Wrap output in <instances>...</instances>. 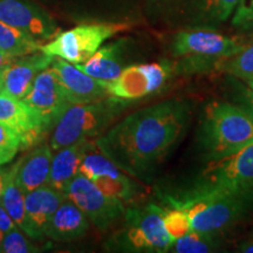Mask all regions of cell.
Here are the masks:
<instances>
[{
  "label": "cell",
  "mask_w": 253,
  "mask_h": 253,
  "mask_svg": "<svg viewBox=\"0 0 253 253\" xmlns=\"http://www.w3.org/2000/svg\"><path fill=\"white\" fill-rule=\"evenodd\" d=\"M190 120L188 100H166L114 123L95 143L126 175L149 182L181 141Z\"/></svg>",
  "instance_id": "1"
},
{
  "label": "cell",
  "mask_w": 253,
  "mask_h": 253,
  "mask_svg": "<svg viewBox=\"0 0 253 253\" xmlns=\"http://www.w3.org/2000/svg\"><path fill=\"white\" fill-rule=\"evenodd\" d=\"M251 190H253V140L235 154L208 162V166L197 175L158 195L166 208H172L202 198Z\"/></svg>",
  "instance_id": "2"
},
{
  "label": "cell",
  "mask_w": 253,
  "mask_h": 253,
  "mask_svg": "<svg viewBox=\"0 0 253 253\" xmlns=\"http://www.w3.org/2000/svg\"><path fill=\"white\" fill-rule=\"evenodd\" d=\"M253 140V120L231 102H213L205 108L197 131V148L208 162L219 160Z\"/></svg>",
  "instance_id": "3"
},
{
  "label": "cell",
  "mask_w": 253,
  "mask_h": 253,
  "mask_svg": "<svg viewBox=\"0 0 253 253\" xmlns=\"http://www.w3.org/2000/svg\"><path fill=\"white\" fill-rule=\"evenodd\" d=\"M248 43L239 38L227 37L208 27L179 31L171 43L172 55L181 60L173 63L176 73L190 74L217 69L224 59L235 55Z\"/></svg>",
  "instance_id": "4"
},
{
  "label": "cell",
  "mask_w": 253,
  "mask_h": 253,
  "mask_svg": "<svg viewBox=\"0 0 253 253\" xmlns=\"http://www.w3.org/2000/svg\"><path fill=\"white\" fill-rule=\"evenodd\" d=\"M166 208L155 203L126 209L123 225L107 242L106 248L116 252H169L173 239L164 225Z\"/></svg>",
  "instance_id": "5"
},
{
  "label": "cell",
  "mask_w": 253,
  "mask_h": 253,
  "mask_svg": "<svg viewBox=\"0 0 253 253\" xmlns=\"http://www.w3.org/2000/svg\"><path fill=\"white\" fill-rule=\"evenodd\" d=\"M128 104L129 101L110 96L96 102L72 104L53 129L49 140L53 153L84 138H97L114 125Z\"/></svg>",
  "instance_id": "6"
},
{
  "label": "cell",
  "mask_w": 253,
  "mask_h": 253,
  "mask_svg": "<svg viewBox=\"0 0 253 253\" xmlns=\"http://www.w3.org/2000/svg\"><path fill=\"white\" fill-rule=\"evenodd\" d=\"M188 214L192 231L220 232L248 217L253 211V190L202 198L172 207Z\"/></svg>",
  "instance_id": "7"
},
{
  "label": "cell",
  "mask_w": 253,
  "mask_h": 253,
  "mask_svg": "<svg viewBox=\"0 0 253 253\" xmlns=\"http://www.w3.org/2000/svg\"><path fill=\"white\" fill-rule=\"evenodd\" d=\"M128 28L129 25L120 23L80 25L60 32L52 40L41 45L40 50L78 65L87 61L103 45L104 41Z\"/></svg>",
  "instance_id": "8"
},
{
  "label": "cell",
  "mask_w": 253,
  "mask_h": 253,
  "mask_svg": "<svg viewBox=\"0 0 253 253\" xmlns=\"http://www.w3.org/2000/svg\"><path fill=\"white\" fill-rule=\"evenodd\" d=\"M173 74L175 65L168 61L130 65L115 80L106 82V86L110 97L130 102L160 91Z\"/></svg>",
  "instance_id": "9"
},
{
  "label": "cell",
  "mask_w": 253,
  "mask_h": 253,
  "mask_svg": "<svg viewBox=\"0 0 253 253\" xmlns=\"http://www.w3.org/2000/svg\"><path fill=\"white\" fill-rule=\"evenodd\" d=\"M66 195L100 231L112 229L125 216L126 205L122 201L106 195L81 173L72 179Z\"/></svg>",
  "instance_id": "10"
},
{
  "label": "cell",
  "mask_w": 253,
  "mask_h": 253,
  "mask_svg": "<svg viewBox=\"0 0 253 253\" xmlns=\"http://www.w3.org/2000/svg\"><path fill=\"white\" fill-rule=\"evenodd\" d=\"M80 173L89 178L104 194L119 198L123 203L131 202L140 194V185L101 153L95 140L82 157Z\"/></svg>",
  "instance_id": "11"
},
{
  "label": "cell",
  "mask_w": 253,
  "mask_h": 253,
  "mask_svg": "<svg viewBox=\"0 0 253 253\" xmlns=\"http://www.w3.org/2000/svg\"><path fill=\"white\" fill-rule=\"evenodd\" d=\"M23 100L37 114L47 134L53 131L60 118L72 106L50 66L38 75Z\"/></svg>",
  "instance_id": "12"
},
{
  "label": "cell",
  "mask_w": 253,
  "mask_h": 253,
  "mask_svg": "<svg viewBox=\"0 0 253 253\" xmlns=\"http://www.w3.org/2000/svg\"><path fill=\"white\" fill-rule=\"evenodd\" d=\"M0 20L41 45L60 33L54 19L28 0H0Z\"/></svg>",
  "instance_id": "13"
},
{
  "label": "cell",
  "mask_w": 253,
  "mask_h": 253,
  "mask_svg": "<svg viewBox=\"0 0 253 253\" xmlns=\"http://www.w3.org/2000/svg\"><path fill=\"white\" fill-rule=\"evenodd\" d=\"M0 122L17 132L21 140V150L37 147L47 132L40 119L24 100L15 99L0 91Z\"/></svg>",
  "instance_id": "14"
},
{
  "label": "cell",
  "mask_w": 253,
  "mask_h": 253,
  "mask_svg": "<svg viewBox=\"0 0 253 253\" xmlns=\"http://www.w3.org/2000/svg\"><path fill=\"white\" fill-rule=\"evenodd\" d=\"M50 67L55 72L66 96L72 104H84L109 97L106 82L82 72L77 65L54 58Z\"/></svg>",
  "instance_id": "15"
},
{
  "label": "cell",
  "mask_w": 253,
  "mask_h": 253,
  "mask_svg": "<svg viewBox=\"0 0 253 253\" xmlns=\"http://www.w3.org/2000/svg\"><path fill=\"white\" fill-rule=\"evenodd\" d=\"M66 197L67 195L65 192L47 184L25 194L28 237L34 240L46 238L49 221Z\"/></svg>",
  "instance_id": "16"
},
{
  "label": "cell",
  "mask_w": 253,
  "mask_h": 253,
  "mask_svg": "<svg viewBox=\"0 0 253 253\" xmlns=\"http://www.w3.org/2000/svg\"><path fill=\"white\" fill-rule=\"evenodd\" d=\"M54 58L41 50L14 58L6 72L4 84L0 91L23 100L38 75L52 65Z\"/></svg>",
  "instance_id": "17"
},
{
  "label": "cell",
  "mask_w": 253,
  "mask_h": 253,
  "mask_svg": "<svg viewBox=\"0 0 253 253\" xmlns=\"http://www.w3.org/2000/svg\"><path fill=\"white\" fill-rule=\"evenodd\" d=\"M90 221L74 202L66 197L53 214L46 230V238L54 242H73L84 237Z\"/></svg>",
  "instance_id": "18"
},
{
  "label": "cell",
  "mask_w": 253,
  "mask_h": 253,
  "mask_svg": "<svg viewBox=\"0 0 253 253\" xmlns=\"http://www.w3.org/2000/svg\"><path fill=\"white\" fill-rule=\"evenodd\" d=\"M125 40L102 45L87 61L78 63V68L91 78L103 82L115 80L125 69Z\"/></svg>",
  "instance_id": "19"
},
{
  "label": "cell",
  "mask_w": 253,
  "mask_h": 253,
  "mask_svg": "<svg viewBox=\"0 0 253 253\" xmlns=\"http://www.w3.org/2000/svg\"><path fill=\"white\" fill-rule=\"evenodd\" d=\"M91 141L93 140L84 138L56 151V154L53 155L47 185L66 194L69 183L80 173L82 157Z\"/></svg>",
  "instance_id": "20"
},
{
  "label": "cell",
  "mask_w": 253,
  "mask_h": 253,
  "mask_svg": "<svg viewBox=\"0 0 253 253\" xmlns=\"http://www.w3.org/2000/svg\"><path fill=\"white\" fill-rule=\"evenodd\" d=\"M53 155L49 144H42L34 148L26 156L19 158L15 179L25 194L47 184Z\"/></svg>",
  "instance_id": "21"
},
{
  "label": "cell",
  "mask_w": 253,
  "mask_h": 253,
  "mask_svg": "<svg viewBox=\"0 0 253 253\" xmlns=\"http://www.w3.org/2000/svg\"><path fill=\"white\" fill-rule=\"evenodd\" d=\"M18 166L19 160L18 162L12 164L8 169H6L5 186L1 198H0V203L14 220V223L27 235L28 225L26 219V208H25V192L18 185L17 179H15Z\"/></svg>",
  "instance_id": "22"
},
{
  "label": "cell",
  "mask_w": 253,
  "mask_h": 253,
  "mask_svg": "<svg viewBox=\"0 0 253 253\" xmlns=\"http://www.w3.org/2000/svg\"><path fill=\"white\" fill-rule=\"evenodd\" d=\"M238 2L239 0H192L194 15L202 24L199 27L212 28L226 21Z\"/></svg>",
  "instance_id": "23"
},
{
  "label": "cell",
  "mask_w": 253,
  "mask_h": 253,
  "mask_svg": "<svg viewBox=\"0 0 253 253\" xmlns=\"http://www.w3.org/2000/svg\"><path fill=\"white\" fill-rule=\"evenodd\" d=\"M221 248L219 232H201L191 231L176 239L169 252L173 253H210Z\"/></svg>",
  "instance_id": "24"
},
{
  "label": "cell",
  "mask_w": 253,
  "mask_h": 253,
  "mask_svg": "<svg viewBox=\"0 0 253 253\" xmlns=\"http://www.w3.org/2000/svg\"><path fill=\"white\" fill-rule=\"evenodd\" d=\"M40 48L41 43L0 20V50L17 58L39 52Z\"/></svg>",
  "instance_id": "25"
},
{
  "label": "cell",
  "mask_w": 253,
  "mask_h": 253,
  "mask_svg": "<svg viewBox=\"0 0 253 253\" xmlns=\"http://www.w3.org/2000/svg\"><path fill=\"white\" fill-rule=\"evenodd\" d=\"M232 78L244 81L253 77V42H249L244 48L235 55L224 59L217 67Z\"/></svg>",
  "instance_id": "26"
},
{
  "label": "cell",
  "mask_w": 253,
  "mask_h": 253,
  "mask_svg": "<svg viewBox=\"0 0 253 253\" xmlns=\"http://www.w3.org/2000/svg\"><path fill=\"white\" fill-rule=\"evenodd\" d=\"M31 237H28L20 227L4 233L0 253H36L41 250L34 244Z\"/></svg>",
  "instance_id": "27"
},
{
  "label": "cell",
  "mask_w": 253,
  "mask_h": 253,
  "mask_svg": "<svg viewBox=\"0 0 253 253\" xmlns=\"http://www.w3.org/2000/svg\"><path fill=\"white\" fill-rule=\"evenodd\" d=\"M164 225L167 232L175 242L176 239L191 232V221L186 212L176 208H166L164 213Z\"/></svg>",
  "instance_id": "28"
},
{
  "label": "cell",
  "mask_w": 253,
  "mask_h": 253,
  "mask_svg": "<svg viewBox=\"0 0 253 253\" xmlns=\"http://www.w3.org/2000/svg\"><path fill=\"white\" fill-rule=\"evenodd\" d=\"M21 150V140L13 129L0 122V167L12 162Z\"/></svg>",
  "instance_id": "29"
},
{
  "label": "cell",
  "mask_w": 253,
  "mask_h": 253,
  "mask_svg": "<svg viewBox=\"0 0 253 253\" xmlns=\"http://www.w3.org/2000/svg\"><path fill=\"white\" fill-rule=\"evenodd\" d=\"M231 103L236 104L240 109L244 110L253 120V90L248 84L246 87L240 84L239 79L233 78L231 81Z\"/></svg>",
  "instance_id": "30"
},
{
  "label": "cell",
  "mask_w": 253,
  "mask_h": 253,
  "mask_svg": "<svg viewBox=\"0 0 253 253\" xmlns=\"http://www.w3.org/2000/svg\"><path fill=\"white\" fill-rule=\"evenodd\" d=\"M232 25L244 33H253V0H239L232 17Z\"/></svg>",
  "instance_id": "31"
},
{
  "label": "cell",
  "mask_w": 253,
  "mask_h": 253,
  "mask_svg": "<svg viewBox=\"0 0 253 253\" xmlns=\"http://www.w3.org/2000/svg\"><path fill=\"white\" fill-rule=\"evenodd\" d=\"M17 226L18 225L14 223V220L12 219L7 211L5 210V208L0 203V231L2 233H6Z\"/></svg>",
  "instance_id": "32"
},
{
  "label": "cell",
  "mask_w": 253,
  "mask_h": 253,
  "mask_svg": "<svg viewBox=\"0 0 253 253\" xmlns=\"http://www.w3.org/2000/svg\"><path fill=\"white\" fill-rule=\"evenodd\" d=\"M13 56L6 54L5 52L0 50V90H1L2 84H4V79L5 74L7 72V69L11 65V62L13 61Z\"/></svg>",
  "instance_id": "33"
},
{
  "label": "cell",
  "mask_w": 253,
  "mask_h": 253,
  "mask_svg": "<svg viewBox=\"0 0 253 253\" xmlns=\"http://www.w3.org/2000/svg\"><path fill=\"white\" fill-rule=\"evenodd\" d=\"M238 251L244 253H253V238L246 240V242H243L238 246Z\"/></svg>",
  "instance_id": "34"
},
{
  "label": "cell",
  "mask_w": 253,
  "mask_h": 253,
  "mask_svg": "<svg viewBox=\"0 0 253 253\" xmlns=\"http://www.w3.org/2000/svg\"><path fill=\"white\" fill-rule=\"evenodd\" d=\"M5 176H6V169H1V168H0V198H1L2 191H4Z\"/></svg>",
  "instance_id": "35"
},
{
  "label": "cell",
  "mask_w": 253,
  "mask_h": 253,
  "mask_svg": "<svg viewBox=\"0 0 253 253\" xmlns=\"http://www.w3.org/2000/svg\"><path fill=\"white\" fill-rule=\"evenodd\" d=\"M244 82L246 84H248V86L251 88V89L253 90V77H251V78H249V79H246V80H244Z\"/></svg>",
  "instance_id": "36"
},
{
  "label": "cell",
  "mask_w": 253,
  "mask_h": 253,
  "mask_svg": "<svg viewBox=\"0 0 253 253\" xmlns=\"http://www.w3.org/2000/svg\"><path fill=\"white\" fill-rule=\"evenodd\" d=\"M2 237H4V233L0 231V248H1V242H2Z\"/></svg>",
  "instance_id": "37"
}]
</instances>
